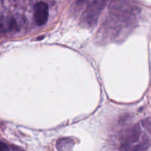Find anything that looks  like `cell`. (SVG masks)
<instances>
[{"label":"cell","instance_id":"6da1fadb","mask_svg":"<svg viewBox=\"0 0 151 151\" xmlns=\"http://www.w3.org/2000/svg\"><path fill=\"white\" fill-rule=\"evenodd\" d=\"M49 16V7L46 3L38 2L35 6L34 19L38 26L44 25L47 22Z\"/></svg>","mask_w":151,"mask_h":151},{"label":"cell","instance_id":"7a4b0ae2","mask_svg":"<svg viewBox=\"0 0 151 151\" xmlns=\"http://www.w3.org/2000/svg\"><path fill=\"white\" fill-rule=\"evenodd\" d=\"M18 30V25L13 18L8 17L0 19V32Z\"/></svg>","mask_w":151,"mask_h":151},{"label":"cell","instance_id":"3957f363","mask_svg":"<svg viewBox=\"0 0 151 151\" xmlns=\"http://www.w3.org/2000/svg\"><path fill=\"white\" fill-rule=\"evenodd\" d=\"M141 134V129L139 125H136L131 128L128 132V136H127L126 139H125V142H126V145L131 144V143L136 142L139 140Z\"/></svg>","mask_w":151,"mask_h":151},{"label":"cell","instance_id":"277c9868","mask_svg":"<svg viewBox=\"0 0 151 151\" xmlns=\"http://www.w3.org/2000/svg\"><path fill=\"white\" fill-rule=\"evenodd\" d=\"M142 125L145 128V129L151 134V120L150 119H145L142 121Z\"/></svg>","mask_w":151,"mask_h":151},{"label":"cell","instance_id":"5b68a950","mask_svg":"<svg viewBox=\"0 0 151 151\" xmlns=\"http://www.w3.org/2000/svg\"><path fill=\"white\" fill-rule=\"evenodd\" d=\"M9 148L6 144L0 141V151H8Z\"/></svg>","mask_w":151,"mask_h":151}]
</instances>
